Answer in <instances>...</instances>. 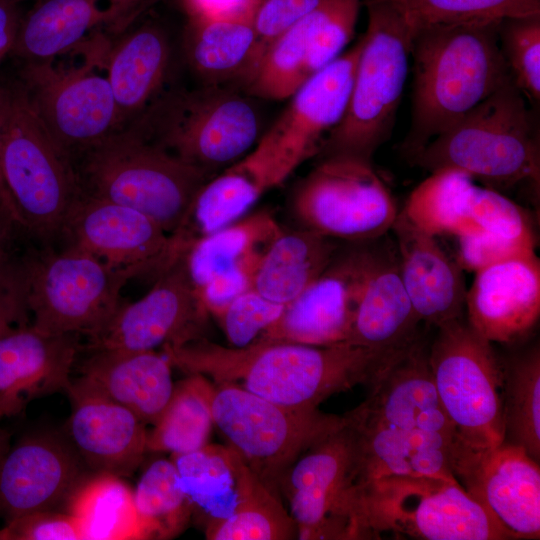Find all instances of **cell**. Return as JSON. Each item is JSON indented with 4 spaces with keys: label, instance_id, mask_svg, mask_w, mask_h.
<instances>
[{
    "label": "cell",
    "instance_id": "cell-1",
    "mask_svg": "<svg viewBox=\"0 0 540 540\" xmlns=\"http://www.w3.org/2000/svg\"><path fill=\"white\" fill-rule=\"evenodd\" d=\"M162 348L171 365L187 375L234 385L300 411L318 409L330 396L355 386L370 387L408 349L385 352L349 342L318 346L261 340L236 348L205 336Z\"/></svg>",
    "mask_w": 540,
    "mask_h": 540
},
{
    "label": "cell",
    "instance_id": "cell-2",
    "mask_svg": "<svg viewBox=\"0 0 540 540\" xmlns=\"http://www.w3.org/2000/svg\"><path fill=\"white\" fill-rule=\"evenodd\" d=\"M502 20L435 24L416 30L412 120L402 151L412 158L506 83Z\"/></svg>",
    "mask_w": 540,
    "mask_h": 540
},
{
    "label": "cell",
    "instance_id": "cell-3",
    "mask_svg": "<svg viewBox=\"0 0 540 540\" xmlns=\"http://www.w3.org/2000/svg\"><path fill=\"white\" fill-rule=\"evenodd\" d=\"M78 192L133 208L168 234L183 223L212 177L151 141L132 126L72 160Z\"/></svg>",
    "mask_w": 540,
    "mask_h": 540
},
{
    "label": "cell",
    "instance_id": "cell-4",
    "mask_svg": "<svg viewBox=\"0 0 540 540\" xmlns=\"http://www.w3.org/2000/svg\"><path fill=\"white\" fill-rule=\"evenodd\" d=\"M429 172L458 170L500 190L528 182L538 188L539 145L523 93L510 81L412 158Z\"/></svg>",
    "mask_w": 540,
    "mask_h": 540
},
{
    "label": "cell",
    "instance_id": "cell-5",
    "mask_svg": "<svg viewBox=\"0 0 540 540\" xmlns=\"http://www.w3.org/2000/svg\"><path fill=\"white\" fill-rule=\"evenodd\" d=\"M362 35L347 107L324 139L322 158L347 157L371 163L389 138L408 76L412 32L392 0H366Z\"/></svg>",
    "mask_w": 540,
    "mask_h": 540
},
{
    "label": "cell",
    "instance_id": "cell-6",
    "mask_svg": "<svg viewBox=\"0 0 540 540\" xmlns=\"http://www.w3.org/2000/svg\"><path fill=\"white\" fill-rule=\"evenodd\" d=\"M0 171L18 224L32 239L50 245L59 238L78 187L71 160L19 85L2 91Z\"/></svg>",
    "mask_w": 540,
    "mask_h": 540
},
{
    "label": "cell",
    "instance_id": "cell-7",
    "mask_svg": "<svg viewBox=\"0 0 540 540\" xmlns=\"http://www.w3.org/2000/svg\"><path fill=\"white\" fill-rule=\"evenodd\" d=\"M136 121L131 126L142 135L211 177L261 138L253 102L216 84L161 95Z\"/></svg>",
    "mask_w": 540,
    "mask_h": 540
},
{
    "label": "cell",
    "instance_id": "cell-8",
    "mask_svg": "<svg viewBox=\"0 0 540 540\" xmlns=\"http://www.w3.org/2000/svg\"><path fill=\"white\" fill-rule=\"evenodd\" d=\"M361 539L382 533L422 540L512 539L459 482L430 476L391 475L362 486Z\"/></svg>",
    "mask_w": 540,
    "mask_h": 540
},
{
    "label": "cell",
    "instance_id": "cell-9",
    "mask_svg": "<svg viewBox=\"0 0 540 540\" xmlns=\"http://www.w3.org/2000/svg\"><path fill=\"white\" fill-rule=\"evenodd\" d=\"M363 477L351 412L309 445L280 482L302 540H359L358 505Z\"/></svg>",
    "mask_w": 540,
    "mask_h": 540
},
{
    "label": "cell",
    "instance_id": "cell-10",
    "mask_svg": "<svg viewBox=\"0 0 540 540\" xmlns=\"http://www.w3.org/2000/svg\"><path fill=\"white\" fill-rule=\"evenodd\" d=\"M32 248L29 263L30 325L50 335L98 332L123 303L133 269L117 268L82 251Z\"/></svg>",
    "mask_w": 540,
    "mask_h": 540
},
{
    "label": "cell",
    "instance_id": "cell-11",
    "mask_svg": "<svg viewBox=\"0 0 540 540\" xmlns=\"http://www.w3.org/2000/svg\"><path fill=\"white\" fill-rule=\"evenodd\" d=\"M437 328L428 361L457 441L474 450L500 445L505 440L504 375L491 342L463 318Z\"/></svg>",
    "mask_w": 540,
    "mask_h": 540
},
{
    "label": "cell",
    "instance_id": "cell-12",
    "mask_svg": "<svg viewBox=\"0 0 540 540\" xmlns=\"http://www.w3.org/2000/svg\"><path fill=\"white\" fill-rule=\"evenodd\" d=\"M209 402L213 423L229 446L278 495L297 457L343 419L318 409H289L240 387L211 381Z\"/></svg>",
    "mask_w": 540,
    "mask_h": 540
},
{
    "label": "cell",
    "instance_id": "cell-13",
    "mask_svg": "<svg viewBox=\"0 0 540 540\" xmlns=\"http://www.w3.org/2000/svg\"><path fill=\"white\" fill-rule=\"evenodd\" d=\"M104 58L95 48L79 64L25 63L21 71L27 101L71 162L122 130Z\"/></svg>",
    "mask_w": 540,
    "mask_h": 540
},
{
    "label": "cell",
    "instance_id": "cell-14",
    "mask_svg": "<svg viewBox=\"0 0 540 540\" xmlns=\"http://www.w3.org/2000/svg\"><path fill=\"white\" fill-rule=\"evenodd\" d=\"M292 211L303 229L343 243H365L391 230L398 210L372 164L327 157L298 184Z\"/></svg>",
    "mask_w": 540,
    "mask_h": 540
},
{
    "label": "cell",
    "instance_id": "cell-15",
    "mask_svg": "<svg viewBox=\"0 0 540 540\" xmlns=\"http://www.w3.org/2000/svg\"><path fill=\"white\" fill-rule=\"evenodd\" d=\"M208 311L190 279L185 255L156 279L139 300L124 304L95 334L85 349L151 351L203 336Z\"/></svg>",
    "mask_w": 540,
    "mask_h": 540
},
{
    "label": "cell",
    "instance_id": "cell-16",
    "mask_svg": "<svg viewBox=\"0 0 540 540\" xmlns=\"http://www.w3.org/2000/svg\"><path fill=\"white\" fill-rule=\"evenodd\" d=\"M106 264L158 276L178 258L157 222L133 208L77 192L59 235Z\"/></svg>",
    "mask_w": 540,
    "mask_h": 540
},
{
    "label": "cell",
    "instance_id": "cell-17",
    "mask_svg": "<svg viewBox=\"0 0 540 540\" xmlns=\"http://www.w3.org/2000/svg\"><path fill=\"white\" fill-rule=\"evenodd\" d=\"M370 242L346 243L323 272L257 340L307 345L347 342L370 257Z\"/></svg>",
    "mask_w": 540,
    "mask_h": 540
},
{
    "label": "cell",
    "instance_id": "cell-18",
    "mask_svg": "<svg viewBox=\"0 0 540 540\" xmlns=\"http://www.w3.org/2000/svg\"><path fill=\"white\" fill-rule=\"evenodd\" d=\"M453 474L466 493L489 512L512 539L540 535V469L520 446L506 441L488 449L456 442Z\"/></svg>",
    "mask_w": 540,
    "mask_h": 540
},
{
    "label": "cell",
    "instance_id": "cell-19",
    "mask_svg": "<svg viewBox=\"0 0 540 540\" xmlns=\"http://www.w3.org/2000/svg\"><path fill=\"white\" fill-rule=\"evenodd\" d=\"M282 232L272 214L259 211L189 247L185 253L187 270L209 314L216 316L251 288L263 257Z\"/></svg>",
    "mask_w": 540,
    "mask_h": 540
},
{
    "label": "cell",
    "instance_id": "cell-20",
    "mask_svg": "<svg viewBox=\"0 0 540 540\" xmlns=\"http://www.w3.org/2000/svg\"><path fill=\"white\" fill-rule=\"evenodd\" d=\"M73 448L49 435L18 441L0 466V516L6 522L37 511H58L87 476Z\"/></svg>",
    "mask_w": 540,
    "mask_h": 540
},
{
    "label": "cell",
    "instance_id": "cell-21",
    "mask_svg": "<svg viewBox=\"0 0 540 540\" xmlns=\"http://www.w3.org/2000/svg\"><path fill=\"white\" fill-rule=\"evenodd\" d=\"M362 45L361 37L352 48L309 77L265 133L291 173L319 153L326 134L342 119Z\"/></svg>",
    "mask_w": 540,
    "mask_h": 540
},
{
    "label": "cell",
    "instance_id": "cell-22",
    "mask_svg": "<svg viewBox=\"0 0 540 540\" xmlns=\"http://www.w3.org/2000/svg\"><path fill=\"white\" fill-rule=\"evenodd\" d=\"M291 173L264 134L245 156L209 179L198 191L181 226L171 235L186 253L197 240L242 218L267 190Z\"/></svg>",
    "mask_w": 540,
    "mask_h": 540
},
{
    "label": "cell",
    "instance_id": "cell-23",
    "mask_svg": "<svg viewBox=\"0 0 540 540\" xmlns=\"http://www.w3.org/2000/svg\"><path fill=\"white\" fill-rule=\"evenodd\" d=\"M72 405L70 443L93 473L133 474L146 450L145 423L80 378L65 389Z\"/></svg>",
    "mask_w": 540,
    "mask_h": 540
},
{
    "label": "cell",
    "instance_id": "cell-24",
    "mask_svg": "<svg viewBox=\"0 0 540 540\" xmlns=\"http://www.w3.org/2000/svg\"><path fill=\"white\" fill-rule=\"evenodd\" d=\"M465 308L469 326L489 342L510 343L527 334L540 316V260L536 253L475 272Z\"/></svg>",
    "mask_w": 540,
    "mask_h": 540
},
{
    "label": "cell",
    "instance_id": "cell-25",
    "mask_svg": "<svg viewBox=\"0 0 540 540\" xmlns=\"http://www.w3.org/2000/svg\"><path fill=\"white\" fill-rule=\"evenodd\" d=\"M420 320L405 290L395 241H371L369 264L347 342L385 352L409 348Z\"/></svg>",
    "mask_w": 540,
    "mask_h": 540
},
{
    "label": "cell",
    "instance_id": "cell-26",
    "mask_svg": "<svg viewBox=\"0 0 540 540\" xmlns=\"http://www.w3.org/2000/svg\"><path fill=\"white\" fill-rule=\"evenodd\" d=\"M76 335H50L31 325L0 336V410L19 414L33 399L65 390L80 346Z\"/></svg>",
    "mask_w": 540,
    "mask_h": 540
},
{
    "label": "cell",
    "instance_id": "cell-27",
    "mask_svg": "<svg viewBox=\"0 0 540 540\" xmlns=\"http://www.w3.org/2000/svg\"><path fill=\"white\" fill-rule=\"evenodd\" d=\"M369 388L367 398L360 404L368 416L456 443V429L439 399L421 337Z\"/></svg>",
    "mask_w": 540,
    "mask_h": 540
},
{
    "label": "cell",
    "instance_id": "cell-28",
    "mask_svg": "<svg viewBox=\"0 0 540 540\" xmlns=\"http://www.w3.org/2000/svg\"><path fill=\"white\" fill-rule=\"evenodd\" d=\"M401 278L420 322L439 327L463 318L466 286L463 269L434 236L413 226L399 212L391 228Z\"/></svg>",
    "mask_w": 540,
    "mask_h": 540
},
{
    "label": "cell",
    "instance_id": "cell-29",
    "mask_svg": "<svg viewBox=\"0 0 540 540\" xmlns=\"http://www.w3.org/2000/svg\"><path fill=\"white\" fill-rule=\"evenodd\" d=\"M171 366L155 350H96L81 363L79 378L145 424H154L174 390Z\"/></svg>",
    "mask_w": 540,
    "mask_h": 540
},
{
    "label": "cell",
    "instance_id": "cell-30",
    "mask_svg": "<svg viewBox=\"0 0 540 540\" xmlns=\"http://www.w3.org/2000/svg\"><path fill=\"white\" fill-rule=\"evenodd\" d=\"M355 422L365 483L383 476H430L458 482L453 474L455 443L401 429L368 416L358 405Z\"/></svg>",
    "mask_w": 540,
    "mask_h": 540
},
{
    "label": "cell",
    "instance_id": "cell-31",
    "mask_svg": "<svg viewBox=\"0 0 540 540\" xmlns=\"http://www.w3.org/2000/svg\"><path fill=\"white\" fill-rule=\"evenodd\" d=\"M129 9L121 0H38L23 13L11 54L24 63L54 60Z\"/></svg>",
    "mask_w": 540,
    "mask_h": 540
},
{
    "label": "cell",
    "instance_id": "cell-32",
    "mask_svg": "<svg viewBox=\"0 0 540 540\" xmlns=\"http://www.w3.org/2000/svg\"><path fill=\"white\" fill-rule=\"evenodd\" d=\"M164 30L144 24L123 37L105 55L104 67L121 126L140 118L162 95L170 63Z\"/></svg>",
    "mask_w": 540,
    "mask_h": 540
},
{
    "label": "cell",
    "instance_id": "cell-33",
    "mask_svg": "<svg viewBox=\"0 0 540 540\" xmlns=\"http://www.w3.org/2000/svg\"><path fill=\"white\" fill-rule=\"evenodd\" d=\"M255 4L244 12L211 19L189 20L186 54L205 84L243 83L256 63L257 37L253 26Z\"/></svg>",
    "mask_w": 540,
    "mask_h": 540
},
{
    "label": "cell",
    "instance_id": "cell-34",
    "mask_svg": "<svg viewBox=\"0 0 540 540\" xmlns=\"http://www.w3.org/2000/svg\"><path fill=\"white\" fill-rule=\"evenodd\" d=\"M341 246V241L307 229L283 231L263 257L251 289L286 305L323 272Z\"/></svg>",
    "mask_w": 540,
    "mask_h": 540
},
{
    "label": "cell",
    "instance_id": "cell-35",
    "mask_svg": "<svg viewBox=\"0 0 540 540\" xmlns=\"http://www.w3.org/2000/svg\"><path fill=\"white\" fill-rule=\"evenodd\" d=\"M65 511L77 520L83 540L146 539L133 491L121 477L87 475L71 494Z\"/></svg>",
    "mask_w": 540,
    "mask_h": 540
},
{
    "label": "cell",
    "instance_id": "cell-36",
    "mask_svg": "<svg viewBox=\"0 0 540 540\" xmlns=\"http://www.w3.org/2000/svg\"><path fill=\"white\" fill-rule=\"evenodd\" d=\"M240 454L232 447L206 444L183 454H172L180 486L193 513L204 522L229 517L238 501Z\"/></svg>",
    "mask_w": 540,
    "mask_h": 540
},
{
    "label": "cell",
    "instance_id": "cell-37",
    "mask_svg": "<svg viewBox=\"0 0 540 540\" xmlns=\"http://www.w3.org/2000/svg\"><path fill=\"white\" fill-rule=\"evenodd\" d=\"M238 501L227 518L205 523L209 540L297 539L294 520L280 500L241 458L238 469Z\"/></svg>",
    "mask_w": 540,
    "mask_h": 540
},
{
    "label": "cell",
    "instance_id": "cell-38",
    "mask_svg": "<svg viewBox=\"0 0 540 540\" xmlns=\"http://www.w3.org/2000/svg\"><path fill=\"white\" fill-rule=\"evenodd\" d=\"M473 184V179L458 170L431 172L410 193L401 212L413 226L434 237L481 232L470 210Z\"/></svg>",
    "mask_w": 540,
    "mask_h": 540
},
{
    "label": "cell",
    "instance_id": "cell-39",
    "mask_svg": "<svg viewBox=\"0 0 540 540\" xmlns=\"http://www.w3.org/2000/svg\"><path fill=\"white\" fill-rule=\"evenodd\" d=\"M209 387L210 380L198 374L174 385L168 404L147 432V451L183 454L208 444L214 424Z\"/></svg>",
    "mask_w": 540,
    "mask_h": 540
},
{
    "label": "cell",
    "instance_id": "cell-40",
    "mask_svg": "<svg viewBox=\"0 0 540 540\" xmlns=\"http://www.w3.org/2000/svg\"><path fill=\"white\" fill-rule=\"evenodd\" d=\"M503 386L505 440L540 458V349L534 345L507 365Z\"/></svg>",
    "mask_w": 540,
    "mask_h": 540
},
{
    "label": "cell",
    "instance_id": "cell-41",
    "mask_svg": "<svg viewBox=\"0 0 540 540\" xmlns=\"http://www.w3.org/2000/svg\"><path fill=\"white\" fill-rule=\"evenodd\" d=\"M133 494L146 539L176 537L193 514L171 459L153 461L143 472Z\"/></svg>",
    "mask_w": 540,
    "mask_h": 540
},
{
    "label": "cell",
    "instance_id": "cell-42",
    "mask_svg": "<svg viewBox=\"0 0 540 540\" xmlns=\"http://www.w3.org/2000/svg\"><path fill=\"white\" fill-rule=\"evenodd\" d=\"M309 36L310 18L307 14L264 52L244 82L247 94L268 100L291 97L309 78Z\"/></svg>",
    "mask_w": 540,
    "mask_h": 540
},
{
    "label": "cell",
    "instance_id": "cell-43",
    "mask_svg": "<svg viewBox=\"0 0 540 540\" xmlns=\"http://www.w3.org/2000/svg\"><path fill=\"white\" fill-rule=\"evenodd\" d=\"M413 33L425 26L540 15V0H392Z\"/></svg>",
    "mask_w": 540,
    "mask_h": 540
},
{
    "label": "cell",
    "instance_id": "cell-44",
    "mask_svg": "<svg viewBox=\"0 0 540 540\" xmlns=\"http://www.w3.org/2000/svg\"><path fill=\"white\" fill-rule=\"evenodd\" d=\"M360 0H322L309 13V77L336 59L351 40Z\"/></svg>",
    "mask_w": 540,
    "mask_h": 540
},
{
    "label": "cell",
    "instance_id": "cell-45",
    "mask_svg": "<svg viewBox=\"0 0 540 540\" xmlns=\"http://www.w3.org/2000/svg\"><path fill=\"white\" fill-rule=\"evenodd\" d=\"M500 46L516 87L533 101L540 98V15L504 19Z\"/></svg>",
    "mask_w": 540,
    "mask_h": 540
},
{
    "label": "cell",
    "instance_id": "cell-46",
    "mask_svg": "<svg viewBox=\"0 0 540 540\" xmlns=\"http://www.w3.org/2000/svg\"><path fill=\"white\" fill-rule=\"evenodd\" d=\"M470 210L481 231L535 249V234L527 214L499 191L474 183Z\"/></svg>",
    "mask_w": 540,
    "mask_h": 540
},
{
    "label": "cell",
    "instance_id": "cell-47",
    "mask_svg": "<svg viewBox=\"0 0 540 540\" xmlns=\"http://www.w3.org/2000/svg\"><path fill=\"white\" fill-rule=\"evenodd\" d=\"M23 234L0 254V336L30 325L28 279L33 247H22Z\"/></svg>",
    "mask_w": 540,
    "mask_h": 540
},
{
    "label": "cell",
    "instance_id": "cell-48",
    "mask_svg": "<svg viewBox=\"0 0 540 540\" xmlns=\"http://www.w3.org/2000/svg\"><path fill=\"white\" fill-rule=\"evenodd\" d=\"M284 307L250 288L235 297L215 317L231 346L242 348L256 341L280 317Z\"/></svg>",
    "mask_w": 540,
    "mask_h": 540
},
{
    "label": "cell",
    "instance_id": "cell-49",
    "mask_svg": "<svg viewBox=\"0 0 540 540\" xmlns=\"http://www.w3.org/2000/svg\"><path fill=\"white\" fill-rule=\"evenodd\" d=\"M321 1L322 0H258L252 16L253 26L257 37L255 67L267 48L278 37L314 10Z\"/></svg>",
    "mask_w": 540,
    "mask_h": 540
},
{
    "label": "cell",
    "instance_id": "cell-50",
    "mask_svg": "<svg viewBox=\"0 0 540 540\" xmlns=\"http://www.w3.org/2000/svg\"><path fill=\"white\" fill-rule=\"evenodd\" d=\"M0 540H83V536L68 512L37 511L6 522Z\"/></svg>",
    "mask_w": 540,
    "mask_h": 540
},
{
    "label": "cell",
    "instance_id": "cell-51",
    "mask_svg": "<svg viewBox=\"0 0 540 540\" xmlns=\"http://www.w3.org/2000/svg\"><path fill=\"white\" fill-rule=\"evenodd\" d=\"M456 261L466 271L477 272L492 264L535 254V249L481 231L456 237Z\"/></svg>",
    "mask_w": 540,
    "mask_h": 540
},
{
    "label": "cell",
    "instance_id": "cell-52",
    "mask_svg": "<svg viewBox=\"0 0 540 540\" xmlns=\"http://www.w3.org/2000/svg\"><path fill=\"white\" fill-rule=\"evenodd\" d=\"M256 0H182L189 20L211 19L246 11Z\"/></svg>",
    "mask_w": 540,
    "mask_h": 540
},
{
    "label": "cell",
    "instance_id": "cell-53",
    "mask_svg": "<svg viewBox=\"0 0 540 540\" xmlns=\"http://www.w3.org/2000/svg\"><path fill=\"white\" fill-rule=\"evenodd\" d=\"M20 0H0V63L13 49L23 13Z\"/></svg>",
    "mask_w": 540,
    "mask_h": 540
},
{
    "label": "cell",
    "instance_id": "cell-54",
    "mask_svg": "<svg viewBox=\"0 0 540 540\" xmlns=\"http://www.w3.org/2000/svg\"><path fill=\"white\" fill-rule=\"evenodd\" d=\"M23 232L12 211L0 209V254Z\"/></svg>",
    "mask_w": 540,
    "mask_h": 540
},
{
    "label": "cell",
    "instance_id": "cell-55",
    "mask_svg": "<svg viewBox=\"0 0 540 540\" xmlns=\"http://www.w3.org/2000/svg\"><path fill=\"white\" fill-rule=\"evenodd\" d=\"M4 414L0 410V422ZM11 434L0 425V466L7 452L9 451Z\"/></svg>",
    "mask_w": 540,
    "mask_h": 540
},
{
    "label": "cell",
    "instance_id": "cell-56",
    "mask_svg": "<svg viewBox=\"0 0 540 540\" xmlns=\"http://www.w3.org/2000/svg\"><path fill=\"white\" fill-rule=\"evenodd\" d=\"M2 91H3V86L0 85V110H1ZM0 209H8L12 211V213L14 214L12 205L7 196L6 190L4 188V184L1 177V171H0Z\"/></svg>",
    "mask_w": 540,
    "mask_h": 540
},
{
    "label": "cell",
    "instance_id": "cell-57",
    "mask_svg": "<svg viewBox=\"0 0 540 540\" xmlns=\"http://www.w3.org/2000/svg\"><path fill=\"white\" fill-rule=\"evenodd\" d=\"M121 1L132 8L140 0H121Z\"/></svg>",
    "mask_w": 540,
    "mask_h": 540
},
{
    "label": "cell",
    "instance_id": "cell-58",
    "mask_svg": "<svg viewBox=\"0 0 540 540\" xmlns=\"http://www.w3.org/2000/svg\"><path fill=\"white\" fill-rule=\"evenodd\" d=\"M20 1H23V0H20Z\"/></svg>",
    "mask_w": 540,
    "mask_h": 540
}]
</instances>
